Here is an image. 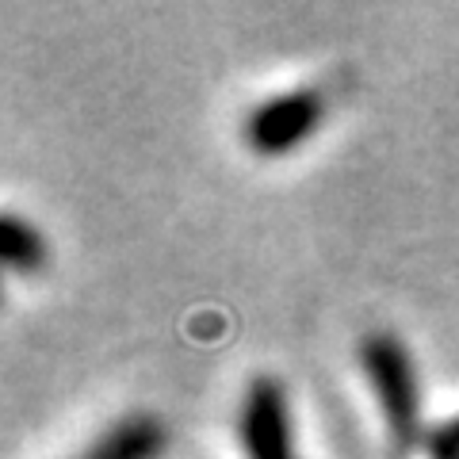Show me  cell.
Here are the masks:
<instances>
[{"label":"cell","instance_id":"obj_1","mask_svg":"<svg viewBox=\"0 0 459 459\" xmlns=\"http://www.w3.org/2000/svg\"><path fill=\"white\" fill-rule=\"evenodd\" d=\"M364 368L368 379L376 383L379 406L391 421V433L398 444H410L418 433V383L406 349L391 333H371L364 341Z\"/></svg>","mask_w":459,"mask_h":459},{"label":"cell","instance_id":"obj_2","mask_svg":"<svg viewBox=\"0 0 459 459\" xmlns=\"http://www.w3.org/2000/svg\"><path fill=\"white\" fill-rule=\"evenodd\" d=\"M322 123V96L318 92H291V96H276L261 104L249 123H246V138L256 153L276 157L295 150L303 138H310Z\"/></svg>","mask_w":459,"mask_h":459},{"label":"cell","instance_id":"obj_3","mask_svg":"<svg viewBox=\"0 0 459 459\" xmlns=\"http://www.w3.org/2000/svg\"><path fill=\"white\" fill-rule=\"evenodd\" d=\"M241 440L253 459H295L287 433V402L276 379H256L249 386L246 413H241Z\"/></svg>","mask_w":459,"mask_h":459},{"label":"cell","instance_id":"obj_4","mask_svg":"<svg viewBox=\"0 0 459 459\" xmlns=\"http://www.w3.org/2000/svg\"><path fill=\"white\" fill-rule=\"evenodd\" d=\"M165 444V429L150 418H131L115 425L84 459H153Z\"/></svg>","mask_w":459,"mask_h":459},{"label":"cell","instance_id":"obj_5","mask_svg":"<svg viewBox=\"0 0 459 459\" xmlns=\"http://www.w3.org/2000/svg\"><path fill=\"white\" fill-rule=\"evenodd\" d=\"M0 249H4V264L12 272H35L47 261L39 230L27 226L20 214H4V241H0Z\"/></svg>","mask_w":459,"mask_h":459}]
</instances>
